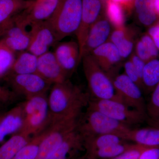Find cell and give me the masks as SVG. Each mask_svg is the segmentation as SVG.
<instances>
[{
    "instance_id": "44dd1931",
    "label": "cell",
    "mask_w": 159,
    "mask_h": 159,
    "mask_svg": "<svg viewBox=\"0 0 159 159\" xmlns=\"http://www.w3.org/2000/svg\"><path fill=\"white\" fill-rule=\"evenodd\" d=\"M33 0H0V27L30 6Z\"/></svg>"
},
{
    "instance_id": "9a60e30c",
    "label": "cell",
    "mask_w": 159,
    "mask_h": 159,
    "mask_svg": "<svg viewBox=\"0 0 159 159\" xmlns=\"http://www.w3.org/2000/svg\"><path fill=\"white\" fill-rule=\"evenodd\" d=\"M55 46L53 52L69 77L75 72L80 62L78 43L73 41L59 42Z\"/></svg>"
},
{
    "instance_id": "f1b7e54d",
    "label": "cell",
    "mask_w": 159,
    "mask_h": 159,
    "mask_svg": "<svg viewBox=\"0 0 159 159\" xmlns=\"http://www.w3.org/2000/svg\"><path fill=\"white\" fill-rule=\"evenodd\" d=\"M16 53L0 40V79L10 72L16 58Z\"/></svg>"
},
{
    "instance_id": "9c48e42d",
    "label": "cell",
    "mask_w": 159,
    "mask_h": 159,
    "mask_svg": "<svg viewBox=\"0 0 159 159\" xmlns=\"http://www.w3.org/2000/svg\"><path fill=\"white\" fill-rule=\"evenodd\" d=\"M112 80L121 102L129 107L146 115V104L141 88L125 74L117 75Z\"/></svg>"
},
{
    "instance_id": "60d3db41",
    "label": "cell",
    "mask_w": 159,
    "mask_h": 159,
    "mask_svg": "<svg viewBox=\"0 0 159 159\" xmlns=\"http://www.w3.org/2000/svg\"><path fill=\"white\" fill-rule=\"evenodd\" d=\"M121 5L125 11H130L134 8L135 0H111Z\"/></svg>"
},
{
    "instance_id": "7c38bea8",
    "label": "cell",
    "mask_w": 159,
    "mask_h": 159,
    "mask_svg": "<svg viewBox=\"0 0 159 159\" xmlns=\"http://www.w3.org/2000/svg\"><path fill=\"white\" fill-rule=\"evenodd\" d=\"M27 26L12 18L7 23L2 41L16 53L27 51L30 45V32Z\"/></svg>"
},
{
    "instance_id": "836d02e7",
    "label": "cell",
    "mask_w": 159,
    "mask_h": 159,
    "mask_svg": "<svg viewBox=\"0 0 159 159\" xmlns=\"http://www.w3.org/2000/svg\"><path fill=\"white\" fill-rule=\"evenodd\" d=\"M17 98V95L14 92L0 85V107L9 105Z\"/></svg>"
},
{
    "instance_id": "8992f818",
    "label": "cell",
    "mask_w": 159,
    "mask_h": 159,
    "mask_svg": "<svg viewBox=\"0 0 159 159\" xmlns=\"http://www.w3.org/2000/svg\"><path fill=\"white\" fill-rule=\"evenodd\" d=\"M79 118H66L52 121L47 128L35 159H48L72 131L77 127Z\"/></svg>"
},
{
    "instance_id": "ba28073f",
    "label": "cell",
    "mask_w": 159,
    "mask_h": 159,
    "mask_svg": "<svg viewBox=\"0 0 159 159\" xmlns=\"http://www.w3.org/2000/svg\"><path fill=\"white\" fill-rule=\"evenodd\" d=\"M12 91L16 95H23L26 98L46 94L52 84L36 73L9 74L5 77Z\"/></svg>"
},
{
    "instance_id": "4dcf8cb0",
    "label": "cell",
    "mask_w": 159,
    "mask_h": 159,
    "mask_svg": "<svg viewBox=\"0 0 159 159\" xmlns=\"http://www.w3.org/2000/svg\"><path fill=\"white\" fill-rule=\"evenodd\" d=\"M133 146V145H125L120 143L100 148L93 153L95 156L98 158L111 159L118 156Z\"/></svg>"
},
{
    "instance_id": "b9f144b4",
    "label": "cell",
    "mask_w": 159,
    "mask_h": 159,
    "mask_svg": "<svg viewBox=\"0 0 159 159\" xmlns=\"http://www.w3.org/2000/svg\"><path fill=\"white\" fill-rule=\"evenodd\" d=\"M154 10L157 16H159V0H152Z\"/></svg>"
},
{
    "instance_id": "8fae6325",
    "label": "cell",
    "mask_w": 159,
    "mask_h": 159,
    "mask_svg": "<svg viewBox=\"0 0 159 159\" xmlns=\"http://www.w3.org/2000/svg\"><path fill=\"white\" fill-rule=\"evenodd\" d=\"M104 7L102 0H82L81 21L76 34L80 48V58L89 31L103 15Z\"/></svg>"
},
{
    "instance_id": "ffe728a7",
    "label": "cell",
    "mask_w": 159,
    "mask_h": 159,
    "mask_svg": "<svg viewBox=\"0 0 159 159\" xmlns=\"http://www.w3.org/2000/svg\"><path fill=\"white\" fill-rule=\"evenodd\" d=\"M38 57L28 51L19 52L9 74H23L37 73Z\"/></svg>"
},
{
    "instance_id": "6da1fadb",
    "label": "cell",
    "mask_w": 159,
    "mask_h": 159,
    "mask_svg": "<svg viewBox=\"0 0 159 159\" xmlns=\"http://www.w3.org/2000/svg\"><path fill=\"white\" fill-rule=\"evenodd\" d=\"M90 98L68 80L53 84L48 97L51 122L66 118H79Z\"/></svg>"
},
{
    "instance_id": "52a82bcc",
    "label": "cell",
    "mask_w": 159,
    "mask_h": 159,
    "mask_svg": "<svg viewBox=\"0 0 159 159\" xmlns=\"http://www.w3.org/2000/svg\"><path fill=\"white\" fill-rule=\"evenodd\" d=\"M88 106L129 126L142 123L146 117L145 114L129 107L123 102L113 99H90Z\"/></svg>"
},
{
    "instance_id": "7a4b0ae2",
    "label": "cell",
    "mask_w": 159,
    "mask_h": 159,
    "mask_svg": "<svg viewBox=\"0 0 159 159\" xmlns=\"http://www.w3.org/2000/svg\"><path fill=\"white\" fill-rule=\"evenodd\" d=\"M77 128L83 139L114 134L119 135L123 139L125 133L131 129L128 125L89 106L83 116L80 117Z\"/></svg>"
},
{
    "instance_id": "ab89813d",
    "label": "cell",
    "mask_w": 159,
    "mask_h": 159,
    "mask_svg": "<svg viewBox=\"0 0 159 159\" xmlns=\"http://www.w3.org/2000/svg\"><path fill=\"white\" fill-rule=\"evenodd\" d=\"M148 34L150 35L156 45L159 51V25H156L152 26L149 28Z\"/></svg>"
},
{
    "instance_id": "4fadbf2b",
    "label": "cell",
    "mask_w": 159,
    "mask_h": 159,
    "mask_svg": "<svg viewBox=\"0 0 159 159\" xmlns=\"http://www.w3.org/2000/svg\"><path fill=\"white\" fill-rule=\"evenodd\" d=\"M60 0H33L30 6L16 15L28 27L32 23L49 20L56 10Z\"/></svg>"
},
{
    "instance_id": "484cf974",
    "label": "cell",
    "mask_w": 159,
    "mask_h": 159,
    "mask_svg": "<svg viewBox=\"0 0 159 159\" xmlns=\"http://www.w3.org/2000/svg\"><path fill=\"white\" fill-rule=\"evenodd\" d=\"M104 9L106 17L115 29L125 26V10L121 5L111 0H106Z\"/></svg>"
},
{
    "instance_id": "8d00e7d4",
    "label": "cell",
    "mask_w": 159,
    "mask_h": 159,
    "mask_svg": "<svg viewBox=\"0 0 159 159\" xmlns=\"http://www.w3.org/2000/svg\"><path fill=\"white\" fill-rule=\"evenodd\" d=\"M135 53L145 62L153 59L147 48L140 39L138 40L136 43Z\"/></svg>"
},
{
    "instance_id": "d6a6232c",
    "label": "cell",
    "mask_w": 159,
    "mask_h": 159,
    "mask_svg": "<svg viewBox=\"0 0 159 159\" xmlns=\"http://www.w3.org/2000/svg\"><path fill=\"white\" fill-rule=\"evenodd\" d=\"M148 147L137 144L118 156L109 159H139L142 152Z\"/></svg>"
},
{
    "instance_id": "74e56055",
    "label": "cell",
    "mask_w": 159,
    "mask_h": 159,
    "mask_svg": "<svg viewBox=\"0 0 159 159\" xmlns=\"http://www.w3.org/2000/svg\"><path fill=\"white\" fill-rule=\"evenodd\" d=\"M130 61L132 63L134 66L136 70L139 77L142 80V73L146 62L141 59L139 56H137V54L135 53H133L131 55Z\"/></svg>"
},
{
    "instance_id": "5b68a950",
    "label": "cell",
    "mask_w": 159,
    "mask_h": 159,
    "mask_svg": "<svg viewBox=\"0 0 159 159\" xmlns=\"http://www.w3.org/2000/svg\"><path fill=\"white\" fill-rule=\"evenodd\" d=\"M81 61L93 99H113L121 102L115 90L112 78L99 67L90 54L83 57Z\"/></svg>"
},
{
    "instance_id": "7402d4cb",
    "label": "cell",
    "mask_w": 159,
    "mask_h": 159,
    "mask_svg": "<svg viewBox=\"0 0 159 159\" xmlns=\"http://www.w3.org/2000/svg\"><path fill=\"white\" fill-rule=\"evenodd\" d=\"M31 140L30 136L23 133L13 134L0 147V159H12Z\"/></svg>"
},
{
    "instance_id": "d6986e66",
    "label": "cell",
    "mask_w": 159,
    "mask_h": 159,
    "mask_svg": "<svg viewBox=\"0 0 159 159\" xmlns=\"http://www.w3.org/2000/svg\"><path fill=\"white\" fill-rule=\"evenodd\" d=\"M124 140L147 147H159V128L130 129L124 134Z\"/></svg>"
},
{
    "instance_id": "e0dca14e",
    "label": "cell",
    "mask_w": 159,
    "mask_h": 159,
    "mask_svg": "<svg viewBox=\"0 0 159 159\" xmlns=\"http://www.w3.org/2000/svg\"><path fill=\"white\" fill-rule=\"evenodd\" d=\"M90 55L99 67L109 75L122 60L117 47L109 40L95 49Z\"/></svg>"
},
{
    "instance_id": "d590c367",
    "label": "cell",
    "mask_w": 159,
    "mask_h": 159,
    "mask_svg": "<svg viewBox=\"0 0 159 159\" xmlns=\"http://www.w3.org/2000/svg\"><path fill=\"white\" fill-rule=\"evenodd\" d=\"M140 39L148 49L152 59L157 58L159 54V51L150 35L145 34L142 35Z\"/></svg>"
},
{
    "instance_id": "2e32d148",
    "label": "cell",
    "mask_w": 159,
    "mask_h": 159,
    "mask_svg": "<svg viewBox=\"0 0 159 159\" xmlns=\"http://www.w3.org/2000/svg\"><path fill=\"white\" fill-rule=\"evenodd\" d=\"M37 73L52 84L68 80L54 52L51 51H48L38 57Z\"/></svg>"
},
{
    "instance_id": "ee69618b",
    "label": "cell",
    "mask_w": 159,
    "mask_h": 159,
    "mask_svg": "<svg viewBox=\"0 0 159 159\" xmlns=\"http://www.w3.org/2000/svg\"><path fill=\"white\" fill-rule=\"evenodd\" d=\"M3 114H4V113H3L0 114V121H1V119H2V116H3Z\"/></svg>"
},
{
    "instance_id": "603a6c76",
    "label": "cell",
    "mask_w": 159,
    "mask_h": 159,
    "mask_svg": "<svg viewBox=\"0 0 159 159\" xmlns=\"http://www.w3.org/2000/svg\"><path fill=\"white\" fill-rule=\"evenodd\" d=\"M142 89L151 93L159 83V59H152L145 63L142 77Z\"/></svg>"
},
{
    "instance_id": "ac0fdd59",
    "label": "cell",
    "mask_w": 159,
    "mask_h": 159,
    "mask_svg": "<svg viewBox=\"0 0 159 159\" xmlns=\"http://www.w3.org/2000/svg\"><path fill=\"white\" fill-rule=\"evenodd\" d=\"M24 120L22 102L4 113L0 121V143L7 136L19 132L22 128Z\"/></svg>"
},
{
    "instance_id": "1f68e13d",
    "label": "cell",
    "mask_w": 159,
    "mask_h": 159,
    "mask_svg": "<svg viewBox=\"0 0 159 159\" xmlns=\"http://www.w3.org/2000/svg\"><path fill=\"white\" fill-rule=\"evenodd\" d=\"M146 114L152 121L159 123V83L151 92L149 102L146 104Z\"/></svg>"
},
{
    "instance_id": "d4e9b609",
    "label": "cell",
    "mask_w": 159,
    "mask_h": 159,
    "mask_svg": "<svg viewBox=\"0 0 159 159\" xmlns=\"http://www.w3.org/2000/svg\"><path fill=\"white\" fill-rule=\"evenodd\" d=\"M134 8L139 21L143 25H153L157 19L154 10L152 0H135Z\"/></svg>"
},
{
    "instance_id": "3957f363",
    "label": "cell",
    "mask_w": 159,
    "mask_h": 159,
    "mask_svg": "<svg viewBox=\"0 0 159 159\" xmlns=\"http://www.w3.org/2000/svg\"><path fill=\"white\" fill-rule=\"evenodd\" d=\"M82 5V0H60L54 13L48 20L58 42L77 33L81 21Z\"/></svg>"
},
{
    "instance_id": "30bf717a",
    "label": "cell",
    "mask_w": 159,
    "mask_h": 159,
    "mask_svg": "<svg viewBox=\"0 0 159 159\" xmlns=\"http://www.w3.org/2000/svg\"><path fill=\"white\" fill-rule=\"evenodd\" d=\"M30 45L27 51L39 57L49 51L57 43L55 31L48 20L30 25Z\"/></svg>"
},
{
    "instance_id": "f546056e",
    "label": "cell",
    "mask_w": 159,
    "mask_h": 159,
    "mask_svg": "<svg viewBox=\"0 0 159 159\" xmlns=\"http://www.w3.org/2000/svg\"><path fill=\"white\" fill-rule=\"evenodd\" d=\"M136 31L134 29L128 27L127 33L116 47L122 59L127 58L132 53L134 46Z\"/></svg>"
},
{
    "instance_id": "277c9868",
    "label": "cell",
    "mask_w": 159,
    "mask_h": 159,
    "mask_svg": "<svg viewBox=\"0 0 159 159\" xmlns=\"http://www.w3.org/2000/svg\"><path fill=\"white\" fill-rule=\"evenodd\" d=\"M25 120L22 128L18 132L27 135H37L50 125L51 114L46 94L26 98L22 102Z\"/></svg>"
},
{
    "instance_id": "f35d334b",
    "label": "cell",
    "mask_w": 159,
    "mask_h": 159,
    "mask_svg": "<svg viewBox=\"0 0 159 159\" xmlns=\"http://www.w3.org/2000/svg\"><path fill=\"white\" fill-rule=\"evenodd\" d=\"M139 159H159V147H149L142 152Z\"/></svg>"
},
{
    "instance_id": "83f0119b",
    "label": "cell",
    "mask_w": 159,
    "mask_h": 159,
    "mask_svg": "<svg viewBox=\"0 0 159 159\" xmlns=\"http://www.w3.org/2000/svg\"><path fill=\"white\" fill-rule=\"evenodd\" d=\"M47 128L42 132L34 136L30 142L18 152L12 159H35L40 143L45 136Z\"/></svg>"
},
{
    "instance_id": "f6af8a7d",
    "label": "cell",
    "mask_w": 159,
    "mask_h": 159,
    "mask_svg": "<svg viewBox=\"0 0 159 159\" xmlns=\"http://www.w3.org/2000/svg\"><path fill=\"white\" fill-rule=\"evenodd\" d=\"M158 24H159V22L158 23Z\"/></svg>"
},
{
    "instance_id": "5bb4252c",
    "label": "cell",
    "mask_w": 159,
    "mask_h": 159,
    "mask_svg": "<svg viewBox=\"0 0 159 159\" xmlns=\"http://www.w3.org/2000/svg\"><path fill=\"white\" fill-rule=\"evenodd\" d=\"M111 26L104 15L92 26L80 54V61L83 57L90 54L95 49L108 41L111 33Z\"/></svg>"
},
{
    "instance_id": "4316f807",
    "label": "cell",
    "mask_w": 159,
    "mask_h": 159,
    "mask_svg": "<svg viewBox=\"0 0 159 159\" xmlns=\"http://www.w3.org/2000/svg\"><path fill=\"white\" fill-rule=\"evenodd\" d=\"M84 139V142L89 146L92 152L114 144L122 143L124 139L119 135L114 134H104Z\"/></svg>"
},
{
    "instance_id": "7bdbcfd3",
    "label": "cell",
    "mask_w": 159,
    "mask_h": 159,
    "mask_svg": "<svg viewBox=\"0 0 159 159\" xmlns=\"http://www.w3.org/2000/svg\"><path fill=\"white\" fill-rule=\"evenodd\" d=\"M5 29V24L0 27V38L2 37L4 34Z\"/></svg>"
},
{
    "instance_id": "cb8c5ba5",
    "label": "cell",
    "mask_w": 159,
    "mask_h": 159,
    "mask_svg": "<svg viewBox=\"0 0 159 159\" xmlns=\"http://www.w3.org/2000/svg\"><path fill=\"white\" fill-rule=\"evenodd\" d=\"M83 142L82 135L77 127L69 134L65 140L48 159H67L68 154L71 149L77 147Z\"/></svg>"
},
{
    "instance_id": "e575fe53",
    "label": "cell",
    "mask_w": 159,
    "mask_h": 159,
    "mask_svg": "<svg viewBox=\"0 0 159 159\" xmlns=\"http://www.w3.org/2000/svg\"><path fill=\"white\" fill-rule=\"evenodd\" d=\"M124 70H125V74L134 82L135 83L137 84L142 89V80L139 77L138 72L130 60L127 61L124 64Z\"/></svg>"
}]
</instances>
